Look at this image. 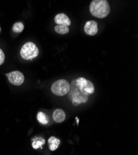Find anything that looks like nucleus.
I'll return each instance as SVG.
<instances>
[{
	"instance_id": "16",
	"label": "nucleus",
	"mask_w": 138,
	"mask_h": 155,
	"mask_svg": "<svg viewBox=\"0 0 138 155\" xmlns=\"http://www.w3.org/2000/svg\"><path fill=\"white\" fill-rule=\"evenodd\" d=\"M0 32H1V28H0Z\"/></svg>"
},
{
	"instance_id": "8",
	"label": "nucleus",
	"mask_w": 138,
	"mask_h": 155,
	"mask_svg": "<svg viewBox=\"0 0 138 155\" xmlns=\"http://www.w3.org/2000/svg\"><path fill=\"white\" fill-rule=\"evenodd\" d=\"M53 120L56 123H61L66 119V114L65 111L61 109H57L55 110L53 113Z\"/></svg>"
},
{
	"instance_id": "11",
	"label": "nucleus",
	"mask_w": 138,
	"mask_h": 155,
	"mask_svg": "<svg viewBox=\"0 0 138 155\" xmlns=\"http://www.w3.org/2000/svg\"><path fill=\"white\" fill-rule=\"evenodd\" d=\"M55 31L59 34H68L69 31L68 26L65 25H57L55 27Z\"/></svg>"
},
{
	"instance_id": "6",
	"label": "nucleus",
	"mask_w": 138,
	"mask_h": 155,
	"mask_svg": "<svg viewBox=\"0 0 138 155\" xmlns=\"http://www.w3.org/2000/svg\"><path fill=\"white\" fill-rule=\"evenodd\" d=\"M85 32L89 35H95L98 32L97 23L94 21H87L84 25Z\"/></svg>"
},
{
	"instance_id": "5",
	"label": "nucleus",
	"mask_w": 138,
	"mask_h": 155,
	"mask_svg": "<svg viewBox=\"0 0 138 155\" xmlns=\"http://www.w3.org/2000/svg\"><path fill=\"white\" fill-rule=\"evenodd\" d=\"M10 83L14 86H21L24 81V74L19 71H13L6 74Z\"/></svg>"
},
{
	"instance_id": "14",
	"label": "nucleus",
	"mask_w": 138,
	"mask_h": 155,
	"mask_svg": "<svg viewBox=\"0 0 138 155\" xmlns=\"http://www.w3.org/2000/svg\"><path fill=\"white\" fill-rule=\"evenodd\" d=\"M5 59V54L3 51V50L0 48V65H2V64L4 63Z\"/></svg>"
},
{
	"instance_id": "1",
	"label": "nucleus",
	"mask_w": 138,
	"mask_h": 155,
	"mask_svg": "<svg viewBox=\"0 0 138 155\" xmlns=\"http://www.w3.org/2000/svg\"><path fill=\"white\" fill-rule=\"evenodd\" d=\"M68 93L69 99L74 106H78L82 103H85L89 99V94L85 93L77 86L76 80H72L71 82Z\"/></svg>"
},
{
	"instance_id": "4",
	"label": "nucleus",
	"mask_w": 138,
	"mask_h": 155,
	"mask_svg": "<svg viewBox=\"0 0 138 155\" xmlns=\"http://www.w3.org/2000/svg\"><path fill=\"white\" fill-rule=\"evenodd\" d=\"M70 88L69 82L65 80H59L53 83L51 87L52 92L58 96H63L68 93Z\"/></svg>"
},
{
	"instance_id": "2",
	"label": "nucleus",
	"mask_w": 138,
	"mask_h": 155,
	"mask_svg": "<svg viewBox=\"0 0 138 155\" xmlns=\"http://www.w3.org/2000/svg\"><path fill=\"white\" fill-rule=\"evenodd\" d=\"M89 9L92 16L100 19L105 18L110 12V7L107 0H94Z\"/></svg>"
},
{
	"instance_id": "9",
	"label": "nucleus",
	"mask_w": 138,
	"mask_h": 155,
	"mask_svg": "<svg viewBox=\"0 0 138 155\" xmlns=\"http://www.w3.org/2000/svg\"><path fill=\"white\" fill-rule=\"evenodd\" d=\"M48 144L49 149L52 151H54L58 148L60 144V140L55 137H51L48 139Z\"/></svg>"
},
{
	"instance_id": "12",
	"label": "nucleus",
	"mask_w": 138,
	"mask_h": 155,
	"mask_svg": "<svg viewBox=\"0 0 138 155\" xmlns=\"http://www.w3.org/2000/svg\"><path fill=\"white\" fill-rule=\"evenodd\" d=\"M37 118L38 121L43 125H47L48 123V119L47 117V115L43 112H39L38 114H37Z\"/></svg>"
},
{
	"instance_id": "13",
	"label": "nucleus",
	"mask_w": 138,
	"mask_h": 155,
	"mask_svg": "<svg viewBox=\"0 0 138 155\" xmlns=\"http://www.w3.org/2000/svg\"><path fill=\"white\" fill-rule=\"evenodd\" d=\"M24 25L23 23L21 22H18L15 23L13 25V28H12V30H13L14 32H16V33L21 32L24 30Z\"/></svg>"
},
{
	"instance_id": "15",
	"label": "nucleus",
	"mask_w": 138,
	"mask_h": 155,
	"mask_svg": "<svg viewBox=\"0 0 138 155\" xmlns=\"http://www.w3.org/2000/svg\"><path fill=\"white\" fill-rule=\"evenodd\" d=\"M76 120H77V123H78H78H79V120H78V117H76Z\"/></svg>"
},
{
	"instance_id": "10",
	"label": "nucleus",
	"mask_w": 138,
	"mask_h": 155,
	"mask_svg": "<svg viewBox=\"0 0 138 155\" xmlns=\"http://www.w3.org/2000/svg\"><path fill=\"white\" fill-rule=\"evenodd\" d=\"M33 140H34V141H33L32 145L33 148L35 150L39 149L40 147L42 148V145H43L45 143V140L43 138H41V137L35 138Z\"/></svg>"
},
{
	"instance_id": "3",
	"label": "nucleus",
	"mask_w": 138,
	"mask_h": 155,
	"mask_svg": "<svg viewBox=\"0 0 138 155\" xmlns=\"http://www.w3.org/2000/svg\"><path fill=\"white\" fill-rule=\"evenodd\" d=\"M39 51L38 48L35 44L31 42H29L25 44L20 51L21 57L26 60H32L38 56Z\"/></svg>"
},
{
	"instance_id": "7",
	"label": "nucleus",
	"mask_w": 138,
	"mask_h": 155,
	"mask_svg": "<svg viewBox=\"0 0 138 155\" xmlns=\"http://www.w3.org/2000/svg\"><path fill=\"white\" fill-rule=\"evenodd\" d=\"M55 22L58 25H65L69 26L71 22L69 18L64 13L58 14L55 18Z\"/></svg>"
}]
</instances>
